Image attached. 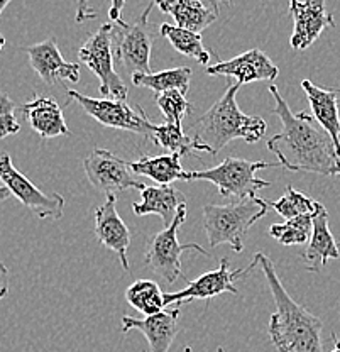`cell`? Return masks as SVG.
<instances>
[{
    "label": "cell",
    "instance_id": "6da1fadb",
    "mask_svg": "<svg viewBox=\"0 0 340 352\" xmlns=\"http://www.w3.org/2000/svg\"><path fill=\"white\" fill-rule=\"evenodd\" d=\"M274 98V116L280 117L283 129L268 141V149L280 160L288 171H305L324 176H334L340 157L334 141L310 113H295L281 97L276 85H269Z\"/></svg>",
    "mask_w": 340,
    "mask_h": 352
},
{
    "label": "cell",
    "instance_id": "7a4b0ae2",
    "mask_svg": "<svg viewBox=\"0 0 340 352\" xmlns=\"http://www.w3.org/2000/svg\"><path fill=\"white\" fill-rule=\"evenodd\" d=\"M254 261L261 264L276 305V311L269 318L268 327L273 346L280 352H324V324L320 318L288 295L268 256L258 252Z\"/></svg>",
    "mask_w": 340,
    "mask_h": 352
},
{
    "label": "cell",
    "instance_id": "3957f363",
    "mask_svg": "<svg viewBox=\"0 0 340 352\" xmlns=\"http://www.w3.org/2000/svg\"><path fill=\"white\" fill-rule=\"evenodd\" d=\"M239 88V83L227 87L225 94L192 126L190 135L205 153L217 154L236 139L254 144L264 138L268 122L262 117L247 116L239 109L236 100Z\"/></svg>",
    "mask_w": 340,
    "mask_h": 352
},
{
    "label": "cell",
    "instance_id": "277c9868",
    "mask_svg": "<svg viewBox=\"0 0 340 352\" xmlns=\"http://www.w3.org/2000/svg\"><path fill=\"white\" fill-rule=\"evenodd\" d=\"M269 212L268 200L259 197L246 198L236 204L203 207V229L212 248L230 244L234 252H242L247 232L259 219Z\"/></svg>",
    "mask_w": 340,
    "mask_h": 352
},
{
    "label": "cell",
    "instance_id": "5b68a950",
    "mask_svg": "<svg viewBox=\"0 0 340 352\" xmlns=\"http://www.w3.org/2000/svg\"><path fill=\"white\" fill-rule=\"evenodd\" d=\"M281 166L280 163H266V161H247L240 157H225L215 168L202 171H188L190 179H203L217 186L218 193L224 198H234L242 201L246 198L256 197L262 188L271 186V182L256 176L259 170Z\"/></svg>",
    "mask_w": 340,
    "mask_h": 352
},
{
    "label": "cell",
    "instance_id": "8992f818",
    "mask_svg": "<svg viewBox=\"0 0 340 352\" xmlns=\"http://www.w3.org/2000/svg\"><path fill=\"white\" fill-rule=\"evenodd\" d=\"M186 220V204H183L178 208V214L174 217L173 223L170 227H164V230L152 236L148 242V249H146V264L152 270V273L158 274L161 280L166 283H174L178 278L183 276L186 281L188 278L183 274L181 270V254L185 251H196L200 254L208 256L207 249H203L200 244L190 242V244H181L178 241V230H180L181 223Z\"/></svg>",
    "mask_w": 340,
    "mask_h": 352
},
{
    "label": "cell",
    "instance_id": "52a82bcc",
    "mask_svg": "<svg viewBox=\"0 0 340 352\" xmlns=\"http://www.w3.org/2000/svg\"><path fill=\"white\" fill-rule=\"evenodd\" d=\"M155 3H149L142 16L133 24L119 21L113 22V58L131 73V76L151 73L152 31L148 17Z\"/></svg>",
    "mask_w": 340,
    "mask_h": 352
},
{
    "label": "cell",
    "instance_id": "ba28073f",
    "mask_svg": "<svg viewBox=\"0 0 340 352\" xmlns=\"http://www.w3.org/2000/svg\"><path fill=\"white\" fill-rule=\"evenodd\" d=\"M67 95L78 102L80 107L102 126L134 132L146 139L152 138L155 124L149 120L148 113L141 105H131L127 100H119V98L87 97L76 90H67Z\"/></svg>",
    "mask_w": 340,
    "mask_h": 352
},
{
    "label": "cell",
    "instance_id": "9c48e42d",
    "mask_svg": "<svg viewBox=\"0 0 340 352\" xmlns=\"http://www.w3.org/2000/svg\"><path fill=\"white\" fill-rule=\"evenodd\" d=\"M78 58L100 80V95L127 100V85L113 68V24H104L78 50Z\"/></svg>",
    "mask_w": 340,
    "mask_h": 352
},
{
    "label": "cell",
    "instance_id": "30bf717a",
    "mask_svg": "<svg viewBox=\"0 0 340 352\" xmlns=\"http://www.w3.org/2000/svg\"><path fill=\"white\" fill-rule=\"evenodd\" d=\"M0 183L5 186L25 208L34 212L39 219H61L65 212V198L60 193H45L21 173L7 153L0 154Z\"/></svg>",
    "mask_w": 340,
    "mask_h": 352
},
{
    "label": "cell",
    "instance_id": "8fae6325",
    "mask_svg": "<svg viewBox=\"0 0 340 352\" xmlns=\"http://www.w3.org/2000/svg\"><path fill=\"white\" fill-rule=\"evenodd\" d=\"M83 170L91 186L105 195H117L133 188L142 192L146 188L144 183L137 182L136 175L131 171L129 163L107 149L95 148L83 160Z\"/></svg>",
    "mask_w": 340,
    "mask_h": 352
},
{
    "label": "cell",
    "instance_id": "7c38bea8",
    "mask_svg": "<svg viewBox=\"0 0 340 352\" xmlns=\"http://www.w3.org/2000/svg\"><path fill=\"white\" fill-rule=\"evenodd\" d=\"M256 261H252L249 266L244 270H230L229 259H220L218 267L214 271L202 274L195 281H188V286L181 292L177 293H164V305H183V303L193 302V300H210L214 296L222 295V293H232L237 295L239 289L236 286V280L240 276H246L256 267Z\"/></svg>",
    "mask_w": 340,
    "mask_h": 352
},
{
    "label": "cell",
    "instance_id": "4fadbf2b",
    "mask_svg": "<svg viewBox=\"0 0 340 352\" xmlns=\"http://www.w3.org/2000/svg\"><path fill=\"white\" fill-rule=\"evenodd\" d=\"M327 0H290L293 19V34L290 44L293 50H306L320 38L327 28H335V19L325 7Z\"/></svg>",
    "mask_w": 340,
    "mask_h": 352
},
{
    "label": "cell",
    "instance_id": "5bb4252c",
    "mask_svg": "<svg viewBox=\"0 0 340 352\" xmlns=\"http://www.w3.org/2000/svg\"><path fill=\"white\" fill-rule=\"evenodd\" d=\"M29 58V65L34 69L36 75L46 83V85H60L63 82L78 83L80 82V66L76 63L65 61L56 38H49L46 41L32 44L24 47Z\"/></svg>",
    "mask_w": 340,
    "mask_h": 352
},
{
    "label": "cell",
    "instance_id": "9a60e30c",
    "mask_svg": "<svg viewBox=\"0 0 340 352\" xmlns=\"http://www.w3.org/2000/svg\"><path fill=\"white\" fill-rule=\"evenodd\" d=\"M95 236L109 251L115 252L124 271L131 270L127 249L131 245V230L117 212L115 195H105L104 204L95 208Z\"/></svg>",
    "mask_w": 340,
    "mask_h": 352
},
{
    "label": "cell",
    "instance_id": "2e32d148",
    "mask_svg": "<svg viewBox=\"0 0 340 352\" xmlns=\"http://www.w3.org/2000/svg\"><path fill=\"white\" fill-rule=\"evenodd\" d=\"M180 314V305H177L171 310H163L144 318L124 315L120 330L122 333H127L129 330H139L141 333H144L146 340H148V349L142 352H168L174 337L180 332V325H178Z\"/></svg>",
    "mask_w": 340,
    "mask_h": 352
},
{
    "label": "cell",
    "instance_id": "e0dca14e",
    "mask_svg": "<svg viewBox=\"0 0 340 352\" xmlns=\"http://www.w3.org/2000/svg\"><path fill=\"white\" fill-rule=\"evenodd\" d=\"M208 75L214 76H234L239 85L246 83L274 82L280 75V68L273 63L271 58L261 50H249L239 56L227 61H218L217 65L207 66Z\"/></svg>",
    "mask_w": 340,
    "mask_h": 352
},
{
    "label": "cell",
    "instance_id": "ac0fdd59",
    "mask_svg": "<svg viewBox=\"0 0 340 352\" xmlns=\"http://www.w3.org/2000/svg\"><path fill=\"white\" fill-rule=\"evenodd\" d=\"M23 113L31 129L43 139H53L58 135H69L65 120L63 109L54 98L47 95H36L23 105Z\"/></svg>",
    "mask_w": 340,
    "mask_h": 352
},
{
    "label": "cell",
    "instance_id": "d6986e66",
    "mask_svg": "<svg viewBox=\"0 0 340 352\" xmlns=\"http://www.w3.org/2000/svg\"><path fill=\"white\" fill-rule=\"evenodd\" d=\"M340 252L334 236L328 227V212L318 201L315 215H313V230L308 244H306L303 259L305 267L310 273H318L330 259H339Z\"/></svg>",
    "mask_w": 340,
    "mask_h": 352
},
{
    "label": "cell",
    "instance_id": "ffe728a7",
    "mask_svg": "<svg viewBox=\"0 0 340 352\" xmlns=\"http://www.w3.org/2000/svg\"><path fill=\"white\" fill-rule=\"evenodd\" d=\"M186 204V198L180 190L171 185L146 186L141 192V201L133 204L134 214L139 217L144 215H159L164 227H170L178 214V208Z\"/></svg>",
    "mask_w": 340,
    "mask_h": 352
},
{
    "label": "cell",
    "instance_id": "44dd1931",
    "mask_svg": "<svg viewBox=\"0 0 340 352\" xmlns=\"http://www.w3.org/2000/svg\"><path fill=\"white\" fill-rule=\"evenodd\" d=\"M302 88L305 90L306 98L310 102L313 119L330 135V139L334 141L335 151L340 157V116L337 91L317 87L310 80H303Z\"/></svg>",
    "mask_w": 340,
    "mask_h": 352
},
{
    "label": "cell",
    "instance_id": "7402d4cb",
    "mask_svg": "<svg viewBox=\"0 0 340 352\" xmlns=\"http://www.w3.org/2000/svg\"><path fill=\"white\" fill-rule=\"evenodd\" d=\"M163 14H170L178 28L193 32H202L205 28L217 21V6H205L202 0H156Z\"/></svg>",
    "mask_w": 340,
    "mask_h": 352
},
{
    "label": "cell",
    "instance_id": "603a6c76",
    "mask_svg": "<svg viewBox=\"0 0 340 352\" xmlns=\"http://www.w3.org/2000/svg\"><path fill=\"white\" fill-rule=\"evenodd\" d=\"M134 175L148 176L158 185H171L173 182H188V171L181 168L180 154H161V156H142L141 160L129 163Z\"/></svg>",
    "mask_w": 340,
    "mask_h": 352
},
{
    "label": "cell",
    "instance_id": "cb8c5ba5",
    "mask_svg": "<svg viewBox=\"0 0 340 352\" xmlns=\"http://www.w3.org/2000/svg\"><path fill=\"white\" fill-rule=\"evenodd\" d=\"M159 32L183 56L192 58V60H195L196 63H200L202 66H208L212 53L208 50H205L202 36L199 32L181 29L178 25L166 24V22L159 25Z\"/></svg>",
    "mask_w": 340,
    "mask_h": 352
},
{
    "label": "cell",
    "instance_id": "d4e9b609",
    "mask_svg": "<svg viewBox=\"0 0 340 352\" xmlns=\"http://www.w3.org/2000/svg\"><path fill=\"white\" fill-rule=\"evenodd\" d=\"M131 80L136 87L149 88L158 94L168 90H180L186 95L190 90V82H192V68L181 66V68L164 69V72L148 73V75L137 73V75L131 76Z\"/></svg>",
    "mask_w": 340,
    "mask_h": 352
},
{
    "label": "cell",
    "instance_id": "484cf974",
    "mask_svg": "<svg viewBox=\"0 0 340 352\" xmlns=\"http://www.w3.org/2000/svg\"><path fill=\"white\" fill-rule=\"evenodd\" d=\"M126 300L131 307L148 315L159 314L164 310V293L159 285L152 280H137L126 289Z\"/></svg>",
    "mask_w": 340,
    "mask_h": 352
},
{
    "label": "cell",
    "instance_id": "4316f807",
    "mask_svg": "<svg viewBox=\"0 0 340 352\" xmlns=\"http://www.w3.org/2000/svg\"><path fill=\"white\" fill-rule=\"evenodd\" d=\"M152 142L159 148L166 149L168 153L180 154V156H188L196 151H203L202 146L192 138L183 132V126H174V124H163V126H155L152 131Z\"/></svg>",
    "mask_w": 340,
    "mask_h": 352
},
{
    "label": "cell",
    "instance_id": "83f0119b",
    "mask_svg": "<svg viewBox=\"0 0 340 352\" xmlns=\"http://www.w3.org/2000/svg\"><path fill=\"white\" fill-rule=\"evenodd\" d=\"M313 215L315 214L298 215L283 223H273L269 227V236L283 245L308 244L313 230Z\"/></svg>",
    "mask_w": 340,
    "mask_h": 352
},
{
    "label": "cell",
    "instance_id": "f1b7e54d",
    "mask_svg": "<svg viewBox=\"0 0 340 352\" xmlns=\"http://www.w3.org/2000/svg\"><path fill=\"white\" fill-rule=\"evenodd\" d=\"M269 210H276L281 217L286 220L298 217V215H306V214H315L318 201L312 200L310 197L303 195L302 192L295 190L293 186L288 185L286 192L281 198H277L276 201H268Z\"/></svg>",
    "mask_w": 340,
    "mask_h": 352
},
{
    "label": "cell",
    "instance_id": "f546056e",
    "mask_svg": "<svg viewBox=\"0 0 340 352\" xmlns=\"http://www.w3.org/2000/svg\"><path fill=\"white\" fill-rule=\"evenodd\" d=\"M156 105L163 113L166 124H174V126H183V119L192 112V104L180 90H168L159 94L156 97Z\"/></svg>",
    "mask_w": 340,
    "mask_h": 352
},
{
    "label": "cell",
    "instance_id": "4dcf8cb0",
    "mask_svg": "<svg viewBox=\"0 0 340 352\" xmlns=\"http://www.w3.org/2000/svg\"><path fill=\"white\" fill-rule=\"evenodd\" d=\"M21 131V124L16 119V104L3 91H0V139L9 138Z\"/></svg>",
    "mask_w": 340,
    "mask_h": 352
},
{
    "label": "cell",
    "instance_id": "1f68e13d",
    "mask_svg": "<svg viewBox=\"0 0 340 352\" xmlns=\"http://www.w3.org/2000/svg\"><path fill=\"white\" fill-rule=\"evenodd\" d=\"M75 19L78 24L97 19V10L93 7H90V0H76Z\"/></svg>",
    "mask_w": 340,
    "mask_h": 352
},
{
    "label": "cell",
    "instance_id": "d6a6232c",
    "mask_svg": "<svg viewBox=\"0 0 340 352\" xmlns=\"http://www.w3.org/2000/svg\"><path fill=\"white\" fill-rule=\"evenodd\" d=\"M7 293H9V270L0 261V300L5 298Z\"/></svg>",
    "mask_w": 340,
    "mask_h": 352
},
{
    "label": "cell",
    "instance_id": "836d02e7",
    "mask_svg": "<svg viewBox=\"0 0 340 352\" xmlns=\"http://www.w3.org/2000/svg\"><path fill=\"white\" fill-rule=\"evenodd\" d=\"M127 0H111V9H109V17H111L112 22H119L120 14H122L124 6H126Z\"/></svg>",
    "mask_w": 340,
    "mask_h": 352
},
{
    "label": "cell",
    "instance_id": "e575fe53",
    "mask_svg": "<svg viewBox=\"0 0 340 352\" xmlns=\"http://www.w3.org/2000/svg\"><path fill=\"white\" fill-rule=\"evenodd\" d=\"M7 198H10V192L5 188V186H0V204L5 201Z\"/></svg>",
    "mask_w": 340,
    "mask_h": 352
},
{
    "label": "cell",
    "instance_id": "d590c367",
    "mask_svg": "<svg viewBox=\"0 0 340 352\" xmlns=\"http://www.w3.org/2000/svg\"><path fill=\"white\" fill-rule=\"evenodd\" d=\"M334 339H335V347L330 352H340V339L335 337V333H334Z\"/></svg>",
    "mask_w": 340,
    "mask_h": 352
},
{
    "label": "cell",
    "instance_id": "8d00e7d4",
    "mask_svg": "<svg viewBox=\"0 0 340 352\" xmlns=\"http://www.w3.org/2000/svg\"><path fill=\"white\" fill-rule=\"evenodd\" d=\"M10 2H12V0H0V12H2V10L5 9Z\"/></svg>",
    "mask_w": 340,
    "mask_h": 352
},
{
    "label": "cell",
    "instance_id": "74e56055",
    "mask_svg": "<svg viewBox=\"0 0 340 352\" xmlns=\"http://www.w3.org/2000/svg\"><path fill=\"white\" fill-rule=\"evenodd\" d=\"M3 46H5V39H3V36L0 34V51L3 50Z\"/></svg>",
    "mask_w": 340,
    "mask_h": 352
},
{
    "label": "cell",
    "instance_id": "f35d334b",
    "mask_svg": "<svg viewBox=\"0 0 340 352\" xmlns=\"http://www.w3.org/2000/svg\"><path fill=\"white\" fill-rule=\"evenodd\" d=\"M334 175H339L340 176V161L337 164H335V171H334Z\"/></svg>",
    "mask_w": 340,
    "mask_h": 352
},
{
    "label": "cell",
    "instance_id": "ab89813d",
    "mask_svg": "<svg viewBox=\"0 0 340 352\" xmlns=\"http://www.w3.org/2000/svg\"><path fill=\"white\" fill-rule=\"evenodd\" d=\"M217 352H225V351H224V347H218Z\"/></svg>",
    "mask_w": 340,
    "mask_h": 352
},
{
    "label": "cell",
    "instance_id": "60d3db41",
    "mask_svg": "<svg viewBox=\"0 0 340 352\" xmlns=\"http://www.w3.org/2000/svg\"><path fill=\"white\" fill-rule=\"evenodd\" d=\"M217 2H232V0H217Z\"/></svg>",
    "mask_w": 340,
    "mask_h": 352
},
{
    "label": "cell",
    "instance_id": "b9f144b4",
    "mask_svg": "<svg viewBox=\"0 0 340 352\" xmlns=\"http://www.w3.org/2000/svg\"><path fill=\"white\" fill-rule=\"evenodd\" d=\"M156 2V0H151V3H155Z\"/></svg>",
    "mask_w": 340,
    "mask_h": 352
},
{
    "label": "cell",
    "instance_id": "7bdbcfd3",
    "mask_svg": "<svg viewBox=\"0 0 340 352\" xmlns=\"http://www.w3.org/2000/svg\"><path fill=\"white\" fill-rule=\"evenodd\" d=\"M335 91H337V94H340V90H335Z\"/></svg>",
    "mask_w": 340,
    "mask_h": 352
}]
</instances>
